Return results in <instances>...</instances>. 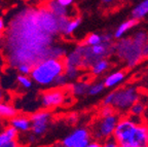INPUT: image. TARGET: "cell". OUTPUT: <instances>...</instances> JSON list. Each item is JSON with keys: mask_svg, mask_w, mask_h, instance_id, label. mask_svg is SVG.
I'll use <instances>...</instances> for the list:
<instances>
[{"mask_svg": "<svg viewBox=\"0 0 148 147\" xmlns=\"http://www.w3.org/2000/svg\"><path fill=\"white\" fill-rule=\"evenodd\" d=\"M113 139L118 144L135 147H148V126L143 118H136L127 113L120 116Z\"/></svg>", "mask_w": 148, "mask_h": 147, "instance_id": "obj_1", "label": "cell"}, {"mask_svg": "<svg viewBox=\"0 0 148 147\" xmlns=\"http://www.w3.org/2000/svg\"><path fill=\"white\" fill-rule=\"evenodd\" d=\"M143 96L137 82H127L107 93L101 102L102 106H111L120 115L127 114L135 103Z\"/></svg>", "mask_w": 148, "mask_h": 147, "instance_id": "obj_2", "label": "cell"}, {"mask_svg": "<svg viewBox=\"0 0 148 147\" xmlns=\"http://www.w3.org/2000/svg\"><path fill=\"white\" fill-rule=\"evenodd\" d=\"M121 115L116 112L111 106H102L98 110V114L90 124V130L94 140L105 142L113 138L114 131L116 129Z\"/></svg>", "mask_w": 148, "mask_h": 147, "instance_id": "obj_3", "label": "cell"}, {"mask_svg": "<svg viewBox=\"0 0 148 147\" xmlns=\"http://www.w3.org/2000/svg\"><path fill=\"white\" fill-rule=\"evenodd\" d=\"M64 59H44L33 66L30 76L34 83L42 87H53L56 79L65 71Z\"/></svg>", "mask_w": 148, "mask_h": 147, "instance_id": "obj_4", "label": "cell"}, {"mask_svg": "<svg viewBox=\"0 0 148 147\" xmlns=\"http://www.w3.org/2000/svg\"><path fill=\"white\" fill-rule=\"evenodd\" d=\"M143 46L133 36L123 37L114 43L113 56L125 67V69H132L144 60Z\"/></svg>", "mask_w": 148, "mask_h": 147, "instance_id": "obj_5", "label": "cell"}, {"mask_svg": "<svg viewBox=\"0 0 148 147\" xmlns=\"http://www.w3.org/2000/svg\"><path fill=\"white\" fill-rule=\"evenodd\" d=\"M68 90L63 87H51L39 97V103L42 109L51 110L63 105L66 101Z\"/></svg>", "mask_w": 148, "mask_h": 147, "instance_id": "obj_6", "label": "cell"}, {"mask_svg": "<svg viewBox=\"0 0 148 147\" xmlns=\"http://www.w3.org/2000/svg\"><path fill=\"white\" fill-rule=\"evenodd\" d=\"M92 140L90 128L79 126L74 129L61 141L62 147H86Z\"/></svg>", "mask_w": 148, "mask_h": 147, "instance_id": "obj_7", "label": "cell"}, {"mask_svg": "<svg viewBox=\"0 0 148 147\" xmlns=\"http://www.w3.org/2000/svg\"><path fill=\"white\" fill-rule=\"evenodd\" d=\"M31 132L37 137H41L49 131L53 120V114L49 110L41 109L30 115Z\"/></svg>", "mask_w": 148, "mask_h": 147, "instance_id": "obj_8", "label": "cell"}, {"mask_svg": "<svg viewBox=\"0 0 148 147\" xmlns=\"http://www.w3.org/2000/svg\"><path fill=\"white\" fill-rule=\"evenodd\" d=\"M127 69H118L105 75L103 77V82H104L106 89L114 90L116 87L123 85L125 82V80H127Z\"/></svg>", "mask_w": 148, "mask_h": 147, "instance_id": "obj_9", "label": "cell"}, {"mask_svg": "<svg viewBox=\"0 0 148 147\" xmlns=\"http://www.w3.org/2000/svg\"><path fill=\"white\" fill-rule=\"evenodd\" d=\"M64 62L66 66H74L82 70L83 66V44L79 43L74 46L71 51L65 56Z\"/></svg>", "mask_w": 148, "mask_h": 147, "instance_id": "obj_10", "label": "cell"}, {"mask_svg": "<svg viewBox=\"0 0 148 147\" xmlns=\"http://www.w3.org/2000/svg\"><path fill=\"white\" fill-rule=\"evenodd\" d=\"M90 84V76H88L86 78L81 77L78 80L69 83V85L67 87V90L72 96L83 97V96H86V95H88Z\"/></svg>", "mask_w": 148, "mask_h": 147, "instance_id": "obj_11", "label": "cell"}, {"mask_svg": "<svg viewBox=\"0 0 148 147\" xmlns=\"http://www.w3.org/2000/svg\"><path fill=\"white\" fill-rule=\"evenodd\" d=\"M111 66H112V62L110 61V59L104 58V59H100L97 62L94 63L88 72L92 77L98 78L103 74H106L110 70Z\"/></svg>", "mask_w": 148, "mask_h": 147, "instance_id": "obj_12", "label": "cell"}, {"mask_svg": "<svg viewBox=\"0 0 148 147\" xmlns=\"http://www.w3.org/2000/svg\"><path fill=\"white\" fill-rule=\"evenodd\" d=\"M9 126H14L20 133H27L31 131V118L26 114H16L9 120Z\"/></svg>", "mask_w": 148, "mask_h": 147, "instance_id": "obj_13", "label": "cell"}, {"mask_svg": "<svg viewBox=\"0 0 148 147\" xmlns=\"http://www.w3.org/2000/svg\"><path fill=\"white\" fill-rule=\"evenodd\" d=\"M148 110V98L147 96L143 95L140 100L136 102L134 105L131 107L129 111V114L136 118H143L145 113Z\"/></svg>", "mask_w": 148, "mask_h": 147, "instance_id": "obj_14", "label": "cell"}, {"mask_svg": "<svg viewBox=\"0 0 148 147\" xmlns=\"http://www.w3.org/2000/svg\"><path fill=\"white\" fill-rule=\"evenodd\" d=\"M47 8L58 18H73V12H70L69 8L61 5L58 1H51L47 2Z\"/></svg>", "mask_w": 148, "mask_h": 147, "instance_id": "obj_15", "label": "cell"}, {"mask_svg": "<svg viewBox=\"0 0 148 147\" xmlns=\"http://www.w3.org/2000/svg\"><path fill=\"white\" fill-rule=\"evenodd\" d=\"M138 22H139L138 20H136V19H134V18H132V19H130V20H127V21H125L123 23H121L117 27V29H116V30L114 31V33H113L114 39L118 40V39L125 37V33L129 32V31L131 30L132 28H134L135 26H137Z\"/></svg>", "mask_w": 148, "mask_h": 147, "instance_id": "obj_16", "label": "cell"}, {"mask_svg": "<svg viewBox=\"0 0 148 147\" xmlns=\"http://www.w3.org/2000/svg\"><path fill=\"white\" fill-rule=\"evenodd\" d=\"M18 114V109L14 105L7 101H0V118L9 120Z\"/></svg>", "mask_w": 148, "mask_h": 147, "instance_id": "obj_17", "label": "cell"}, {"mask_svg": "<svg viewBox=\"0 0 148 147\" xmlns=\"http://www.w3.org/2000/svg\"><path fill=\"white\" fill-rule=\"evenodd\" d=\"M67 49L66 47L61 44H51L47 49V59L53 58V59H64L65 56L67 55Z\"/></svg>", "mask_w": 148, "mask_h": 147, "instance_id": "obj_18", "label": "cell"}, {"mask_svg": "<svg viewBox=\"0 0 148 147\" xmlns=\"http://www.w3.org/2000/svg\"><path fill=\"white\" fill-rule=\"evenodd\" d=\"M80 24H81V19L79 16H73V18H70L67 25L65 27L64 31H63L62 35H64L65 37L72 35L79 28Z\"/></svg>", "mask_w": 148, "mask_h": 147, "instance_id": "obj_19", "label": "cell"}, {"mask_svg": "<svg viewBox=\"0 0 148 147\" xmlns=\"http://www.w3.org/2000/svg\"><path fill=\"white\" fill-rule=\"evenodd\" d=\"M148 14V0H144L141 3H139L137 6L134 7L132 10V16L138 21L144 19Z\"/></svg>", "mask_w": 148, "mask_h": 147, "instance_id": "obj_20", "label": "cell"}, {"mask_svg": "<svg viewBox=\"0 0 148 147\" xmlns=\"http://www.w3.org/2000/svg\"><path fill=\"white\" fill-rule=\"evenodd\" d=\"M82 72L83 70H81L80 68H77V67H74V66H66L65 67L64 74L67 77L68 80H69V82L71 83L80 79L81 76H82L81 75Z\"/></svg>", "mask_w": 148, "mask_h": 147, "instance_id": "obj_21", "label": "cell"}, {"mask_svg": "<svg viewBox=\"0 0 148 147\" xmlns=\"http://www.w3.org/2000/svg\"><path fill=\"white\" fill-rule=\"evenodd\" d=\"M105 90H106V87H105L104 82H103V79H102V80L96 79V80H94V81H90L88 95L92 97H96V96H98V95L102 94Z\"/></svg>", "mask_w": 148, "mask_h": 147, "instance_id": "obj_22", "label": "cell"}, {"mask_svg": "<svg viewBox=\"0 0 148 147\" xmlns=\"http://www.w3.org/2000/svg\"><path fill=\"white\" fill-rule=\"evenodd\" d=\"M102 42H103V34L92 33V34H88L86 38L83 39V41L81 43L88 46H94L98 45V44L102 43Z\"/></svg>", "mask_w": 148, "mask_h": 147, "instance_id": "obj_23", "label": "cell"}, {"mask_svg": "<svg viewBox=\"0 0 148 147\" xmlns=\"http://www.w3.org/2000/svg\"><path fill=\"white\" fill-rule=\"evenodd\" d=\"M16 83L23 89V90H30L33 87V79L30 75H23V74H18L16 78Z\"/></svg>", "mask_w": 148, "mask_h": 147, "instance_id": "obj_24", "label": "cell"}, {"mask_svg": "<svg viewBox=\"0 0 148 147\" xmlns=\"http://www.w3.org/2000/svg\"><path fill=\"white\" fill-rule=\"evenodd\" d=\"M137 83H138L142 94L145 95V96H148V72L144 74V75L139 79Z\"/></svg>", "mask_w": 148, "mask_h": 147, "instance_id": "obj_25", "label": "cell"}, {"mask_svg": "<svg viewBox=\"0 0 148 147\" xmlns=\"http://www.w3.org/2000/svg\"><path fill=\"white\" fill-rule=\"evenodd\" d=\"M16 68H18V71L20 74H23V75H30L33 69V65L29 64V63H21V64L18 65Z\"/></svg>", "mask_w": 148, "mask_h": 147, "instance_id": "obj_26", "label": "cell"}, {"mask_svg": "<svg viewBox=\"0 0 148 147\" xmlns=\"http://www.w3.org/2000/svg\"><path fill=\"white\" fill-rule=\"evenodd\" d=\"M69 83H70L69 80H68L67 77L65 76V74L63 73L56 79L53 87H63V89H65V87H67L68 85H69Z\"/></svg>", "mask_w": 148, "mask_h": 147, "instance_id": "obj_27", "label": "cell"}, {"mask_svg": "<svg viewBox=\"0 0 148 147\" xmlns=\"http://www.w3.org/2000/svg\"><path fill=\"white\" fill-rule=\"evenodd\" d=\"M1 147H22V145L20 143V141H18V139H14V140L7 141Z\"/></svg>", "mask_w": 148, "mask_h": 147, "instance_id": "obj_28", "label": "cell"}, {"mask_svg": "<svg viewBox=\"0 0 148 147\" xmlns=\"http://www.w3.org/2000/svg\"><path fill=\"white\" fill-rule=\"evenodd\" d=\"M118 145L119 144H118L113 138H111V139H109V140L102 143V147H118Z\"/></svg>", "mask_w": 148, "mask_h": 147, "instance_id": "obj_29", "label": "cell"}, {"mask_svg": "<svg viewBox=\"0 0 148 147\" xmlns=\"http://www.w3.org/2000/svg\"><path fill=\"white\" fill-rule=\"evenodd\" d=\"M8 126H9V120L0 118V134L2 133V132H4V130L6 129Z\"/></svg>", "mask_w": 148, "mask_h": 147, "instance_id": "obj_30", "label": "cell"}, {"mask_svg": "<svg viewBox=\"0 0 148 147\" xmlns=\"http://www.w3.org/2000/svg\"><path fill=\"white\" fill-rule=\"evenodd\" d=\"M57 1H58L61 5H63V6L69 7V6H71V5L73 4L74 0H57Z\"/></svg>", "mask_w": 148, "mask_h": 147, "instance_id": "obj_31", "label": "cell"}, {"mask_svg": "<svg viewBox=\"0 0 148 147\" xmlns=\"http://www.w3.org/2000/svg\"><path fill=\"white\" fill-rule=\"evenodd\" d=\"M86 147H102V142L97 141V140H94V139H92V140L90 141V142L88 143Z\"/></svg>", "mask_w": 148, "mask_h": 147, "instance_id": "obj_32", "label": "cell"}, {"mask_svg": "<svg viewBox=\"0 0 148 147\" xmlns=\"http://www.w3.org/2000/svg\"><path fill=\"white\" fill-rule=\"evenodd\" d=\"M102 3H103V5H105L106 7L108 6H112V5H114V3L117 1V0H101Z\"/></svg>", "mask_w": 148, "mask_h": 147, "instance_id": "obj_33", "label": "cell"}, {"mask_svg": "<svg viewBox=\"0 0 148 147\" xmlns=\"http://www.w3.org/2000/svg\"><path fill=\"white\" fill-rule=\"evenodd\" d=\"M143 58L144 59H148V41L143 46Z\"/></svg>", "mask_w": 148, "mask_h": 147, "instance_id": "obj_34", "label": "cell"}, {"mask_svg": "<svg viewBox=\"0 0 148 147\" xmlns=\"http://www.w3.org/2000/svg\"><path fill=\"white\" fill-rule=\"evenodd\" d=\"M4 29H5V23L3 21V19L0 16V34L4 31Z\"/></svg>", "mask_w": 148, "mask_h": 147, "instance_id": "obj_35", "label": "cell"}, {"mask_svg": "<svg viewBox=\"0 0 148 147\" xmlns=\"http://www.w3.org/2000/svg\"><path fill=\"white\" fill-rule=\"evenodd\" d=\"M4 91L2 90V87H1V85H0V101H3V99H4Z\"/></svg>", "mask_w": 148, "mask_h": 147, "instance_id": "obj_36", "label": "cell"}, {"mask_svg": "<svg viewBox=\"0 0 148 147\" xmlns=\"http://www.w3.org/2000/svg\"><path fill=\"white\" fill-rule=\"evenodd\" d=\"M143 120H144V122H145L146 124H147V126H148V110H147V112L145 113V115H144Z\"/></svg>", "mask_w": 148, "mask_h": 147, "instance_id": "obj_37", "label": "cell"}, {"mask_svg": "<svg viewBox=\"0 0 148 147\" xmlns=\"http://www.w3.org/2000/svg\"><path fill=\"white\" fill-rule=\"evenodd\" d=\"M118 147H135L133 145H130V144H119Z\"/></svg>", "mask_w": 148, "mask_h": 147, "instance_id": "obj_38", "label": "cell"}, {"mask_svg": "<svg viewBox=\"0 0 148 147\" xmlns=\"http://www.w3.org/2000/svg\"><path fill=\"white\" fill-rule=\"evenodd\" d=\"M47 2H51V1H55V0H46Z\"/></svg>", "mask_w": 148, "mask_h": 147, "instance_id": "obj_39", "label": "cell"}, {"mask_svg": "<svg viewBox=\"0 0 148 147\" xmlns=\"http://www.w3.org/2000/svg\"><path fill=\"white\" fill-rule=\"evenodd\" d=\"M147 98H148V96H147Z\"/></svg>", "mask_w": 148, "mask_h": 147, "instance_id": "obj_40", "label": "cell"}]
</instances>
